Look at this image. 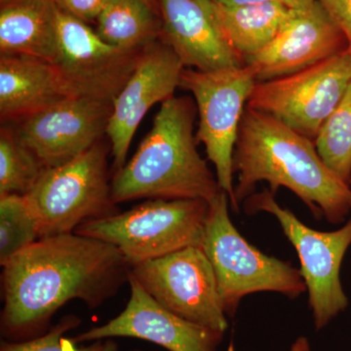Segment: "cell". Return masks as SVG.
<instances>
[{
    "mask_svg": "<svg viewBox=\"0 0 351 351\" xmlns=\"http://www.w3.org/2000/svg\"><path fill=\"white\" fill-rule=\"evenodd\" d=\"M82 320L75 315L64 316L49 331L38 338L23 341H3L0 351H119L117 343L110 339L95 341L91 346L77 348L73 339L64 338V335L75 329Z\"/></svg>",
    "mask_w": 351,
    "mask_h": 351,
    "instance_id": "24",
    "label": "cell"
},
{
    "mask_svg": "<svg viewBox=\"0 0 351 351\" xmlns=\"http://www.w3.org/2000/svg\"><path fill=\"white\" fill-rule=\"evenodd\" d=\"M69 98L49 62L20 55L0 58V114L21 119Z\"/></svg>",
    "mask_w": 351,
    "mask_h": 351,
    "instance_id": "17",
    "label": "cell"
},
{
    "mask_svg": "<svg viewBox=\"0 0 351 351\" xmlns=\"http://www.w3.org/2000/svg\"><path fill=\"white\" fill-rule=\"evenodd\" d=\"M2 267L1 332L14 341L38 338L71 300L101 306L130 274L117 247L75 232L41 237Z\"/></svg>",
    "mask_w": 351,
    "mask_h": 351,
    "instance_id": "1",
    "label": "cell"
},
{
    "mask_svg": "<svg viewBox=\"0 0 351 351\" xmlns=\"http://www.w3.org/2000/svg\"><path fill=\"white\" fill-rule=\"evenodd\" d=\"M274 195L269 189L253 193L245 201V210L249 214L263 211L274 215L295 247L314 325L319 331L348 306L341 285V267L351 245V219L334 232H318L302 223L290 210L281 207Z\"/></svg>",
    "mask_w": 351,
    "mask_h": 351,
    "instance_id": "7",
    "label": "cell"
},
{
    "mask_svg": "<svg viewBox=\"0 0 351 351\" xmlns=\"http://www.w3.org/2000/svg\"><path fill=\"white\" fill-rule=\"evenodd\" d=\"M221 5L235 6L245 4L280 3L290 9H301L311 5L317 0H212Z\"/></svg>",
    "mask_w": 351,
    "mask_h": 351,
    "instance_id": "27",
    "label": "cell"
},
{
    "mask_svg": "<svg viewBox=\"0 0 351 351\" xmlns=\"http://www.w3.org/2000/svg\"><path fill=\"white\" fill-rule=\"evenodd\" d=\"M59 10L87 23L97 20L108 0H52Z\"/></svg>",
    "mask_w": 351,
    "mask_h": 351,
    "instance_id": "25",
    "label": "cell"
},
{
    "mask_svg": "<svg viewBox=\"0 0 351 351\" xmlns=\"http://www.w3.org/2000/svg\"><path fill=\"white\" fill-rule=\"evenodd\" d=\"M158 16L142 0H108L97 19L96 32L119 49H143L161 36Z\"/></svg>",
    "mask_w": 351,
    "mask_h": 351,
    "instance_id": "20",
    "label": "cell"
},
{
    "mask_svg": "<svg viewBox=\"0 0 351 351\" xmlns=\"http://www.w3.org/2000/svg\"><path fill=\"white\" fill-rule=\"evenodd\" d=\"M136 351H138V350H136Z\"/></svg>",
    "mask_w": 351,
    "mask_h": 351,
    "instance_id": "31",
    "label": "cell"
},
{
    "mask_svg": "<svg viewBox=\"0 0 351 351\" xmlns=\"http://www.w3.org/2000/svg\"><path fill=\"white\" fill-rule=\"evenodd\" d=\"M161 39L172 48L184 68L221 71L245 66L219 29L211 0H157Z\"/></svg>",
    "mask_w": 351,
    "mask_h": 351,
    "instance_id": "16",
    "label": "cell"
},
{
    "mask_svg": "<svg viewBox=\"0 0 351 351\" xmlns=\"http://www.w3.org/2000/svg\"><path fill=\"white\" fill-rule=\"evenodd\" d=\"M112 104L69 97L19 120L16 134L44 167L68 162L107 134Z\"/></svg>",
    "mask_w": 351,
    "mask_h": 351,
    "instance_id": "12",
    "label": "cell"
},
{
    "mask_svg": "<svg viewBox=\"0 0 351 351\" xmlns=\"http://www.w3.org/2000/svg\"><path fill=\"white\" fill-rule=\"evenodd\" d=\"M233 172L235 212L258 182H267L274 195L281 186L290 189L317 219L338 225L351 214V186L327 167L314 141L251 108L240 122Z\"/></svg>",
    "mask_w": 351,
    "mask_h": 351,
    "instance_id": "2",
    "label": "cell"
},
{
    "mask_svg": "<svg viewBox=\"0 0 351 351\" xmlns=\"http://www.w3.org/2000/svg\"><path fill=\"white\" fill-rule=\"evenodd\" d=\"M212 9L226 40L244 61L276 38L293 11L280 3L228 6L214 1Z\"/></svg>",
    "mask_w": 351,
    "mask_h": 351,
    "instance_id": "19",
    "label": "cell"
},
{
    "mask_svg": "<svg viewBox=\"0 0 351 351\" xmlns=\"http://www.w3.org/2000/svg\"><path fill=\"white\" fill-rule=\"evenodd\" d=\"M143 49H119L105 43L86 23L61 10L58 13V51L52 64L69 97L112 104L135 71Z\"/></svg>",
    "mask_w": 351,
    "mask_h": 351,
    "instance_id": "11",
    "label": "cell"
},
{
    "mask_svg": "<svg viewBox=\"0 0 351 351\" xmlns=\"http://www.w3.org/2000/svg\"><path fill=\"white\" fill-rule=\"evenodd\" d=\"M142 1H144L145 4H147V5L152 7V8L154 9L156 12L160 15V13H159L158 1H157V0H142Z\"/></svg>",
    "mask_w": 351,
    "mask_h": 351,
    "instance_id": "29",
    "label": "cell"
},
{
    "mask_svg": "<svg viewBox=\"0 0 351 351\" xmlns=\"http://www.w3.org/2000/svg\"><path fill=\"white\" fill-rule=\"evenodd\" d=\"M108 152L99 142L68 162L46 168L24 195L40 239L75 232L83 223L117 214L108 182Z\"/></svg>",
    "mask_w": 351,
    "mask_h": 351,
    "instance_id": "6",
    "label": "cell"
},
{
    "mask_svg": "<svg viewBox=\"0 0 351 351\" xmlns=\"http://www.w3.org/2000/svg\"><path fill=\"white\" fill-rule=\"evenodd\" d=\"M45 167L20 140L15 130L2 128L0 134V196L25 195L38 181Z\"/></svg>",
    "mask_w": 351,
    "mask_h": 351,
    "instance_id": "22",
    "label": "cell"
},
{
    "mask_svg": "<svg viewBox=\"0 0 351 351\" xmlns=\"http://www.w3.org/2000/svg\"><path fill=\"white\" fill-rule=\"evenodd\" d=\"M335 22L345 32L351 52V0H319Z\"/></svg>",
    "mask_w": 351,
    "mask_h": 351,
    "instance_id": "26",
    "label": "cell"
},
{
    "mask_svg": "<svg viewBox=\"0 0 351 351\" xmlns=\"http://www.w3.org/2000/svg\"><path fill=\"white\" fill-rule=\"evenodd\" d=\"M348 50L345 32L319 0L293 9L276 38L245 64L255 71L257 82H269L311 68Z\"/></svg>",
    "mask_w": 351,
    "mask_h": 351,
    "instance_id": "13",
    "label": "cell"
},
{
    "mask_svg": "<svg viewBox=\"0 0 351 351\" xmlns=\"http://www.w3.org/2000/svg\"><path fill=\"white\" fill-rule=\"evenodd\" d=\"M58 13L52 0H20L1 5V55H20L52 64L58 51Z\"/></svg>",
    "mask_w": 351,
    "mask_h": 351,
    "instance_id": "18",
    "label": "cell"
},
{
    "mask_svg": "<svg viewBox=\"0 0 351 351\" xmlns=\"http://www.w3.org/2000/svg\"><path fill=\"white\" fill-rule=\"evenodd\" d=\"M328 168L351 186V83L314 140Z\"/></svg>",
    "mask_w": 351,
    "mask_h": 351,
    "instance_id": "21",
    "label": "cell"
},
{
    "mask_svg": "<svg viewBox=\"0 0 351 351\" xmlns=\"http://www.w3.org/2000/svg\"><path fill=\"white\" fill-rule=\"evenodd\" d=\"M208 214L207 201L152 199L83 223L75 233L117 247L131 269L186 247H202Z\"/></svg>",
    "mask_w": 351,
    "mask_h": 351,
    "instance_id": "4",
    "label": "cell"
},
{
    "mask_svg": "<svg viewBox=\"0 0 351 351\" xmlns=\"http://www.w3.org/2000/svg\"><path fill=\"white\" fill-rule=\"evenodd\" d=\"M130 300L117 317L78 335L75 343L115 337L145 339L169 351H218L223 332L176 315L156 302L129 274Z\"/></svg>",
    "mask_w": 351,
    "mask_h": 351,
    "instance_id": "15",
    "label": "cell"
},
{
    "mask_svg": "<svg viewBox=\"0 0 351 351\" xmlns=\"http://www.w3.org/2000/svg\"><path fill=\"white\" fill-rule=\"evenodd\" d=\"M130 272L171 313L223 334L228 330L216 276L202 247H186L138 263Z\"/></svg>",
    "mask_w": 351,
    "mask_h": 351,
    "instance_id": "10",
    "label": "cell"
},
{
    "mask_svg": "<svg viewBox=\"0 0 351 351\" xmlns=\"http://www.w3.org/2000/svg\"><path fill=\"white\" fill-rule=\"evenodd\" d=\"M20 1V0H1V5L6 3H10V2Z\"/></svg>",
    "mask_w": 351,
    "mask_h": 351,
    "instance_id": "30",
    "label": "cell"
},
{
    "mask_svg": "<svg viewBox=\"0 0 351 351\" xmlns=\"http://www.w3.org/2000/svg\"><path fill=\"white\" fill-rule=\"evenodd\" d=\"M196 108L189 97L161 104L137 152L110 182L114 204L142 198L210 203L223 191L196 149Z\"/></svg>",
    "mask_w": 351,
    "mask_h": 351,
    "instance_id": "3",
    "label": "cell"
},
{
    "mask_svg": "<svg viewBox=\"0 0 351 351\" xmlns=\"http://www.w3.org/2000/svg\"><path fill=\"white\" fill-rule=\"evenodd\" d=\"M232 350V346H230V350ZM290 351H311V343L306 337H300L295 339V343L291 346Z\"/></svg>",
    "mask_w": 351,
    "mask_h": 351,
    "instance_id": "28",
    "label": "cell"
},
{
    "mask_svg": "<svg viewBox=\"0 0 351 351\" xmlns=\"http://www.w3.org/2000/svg\"><path fill=\"white\" fill-rule=\"evenodd\" d=\"M256 83L255 71L247 64L214 71L184 69L180 82V87L195 96L199 114L196 141L204 145L219 186L228 193L234 211L233 154L242 115Z\"/></svg>",
    "mask_w": 351,
    "mask_h": 351,
    "instance_id": "8",
    "label": "cell"
},
{
    "mask_svg": "<svg viewBox=\"0 0 351 351\" xmlns=\"http://www.w3.org/2000/svg\"><path fill=\"white\" fill-rule=\"evenodd\" d=\"M225 191L209 203L202 249L213 267L226 315L237 313L245 295L276 292L295 299L306 292L300 270L265 255L252 246L233 225Z\"/></svg>",
    "mask_w": 351,
    "mask_h": 351,
    "instance_id": "5",
    "label": "cell"
},
{
    "mask_svg": "<svg viewBox=\"0 0 351 351\" xmlns=\"http://www.w3.org/2000/svg\"><path fill=\"white\" fill-rule=\"evenodd\" d=\"M184 69L181 60L162 39L143 49L135 71L113 101L108 122L107 135L117 170L125 165L135 132L149 108L174 97Z\"/></svg>",
    "mask_w": 351,
    "mask_h": 351,
    "instance_id": "14",
    "label": "cell"
},
{
    "mask_svg": "<svg viewBox=\"0 0 351 351\" xmlns=\"http://www.w3.org/2000/svg\"><path fill=\"white\" fill-rule=\"evenodd\" d=\"M39 239L38 223L24 195L0 196V265Z\"/></svg>",
    "mask_w": 351,
    "mask_h": 351,
    "instance_id": "23",
    "label": "cell"
},
{
    "mask_svg": "<svg viewBox=\"0 0 351 351\" xmlns=\"http://www.w3.org/2000/svg\"><path fill=\"white\" fill-rule=\"evenodd\" d=\"M350 83L348 50L294 75L256 83L247 107L314 141Z\"/></svg>",
    "mask_w": 351,
    "mask_h": 351,
    "instance_id": "9",
    "label": "cell"
}]
</instances>
